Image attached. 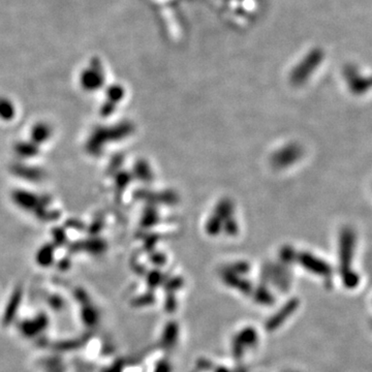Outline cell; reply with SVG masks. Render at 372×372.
<instances>
[{"instance_id": "cell-1", "label": "cell", "mask_w": 372, "mask_h": 372, "mask_svg": "<svg viewBox=\"0 0 372 372\" xmlns=\"http://www.w3.org/2000/svg\"><path fill=\"white\" fill-rule=\"evenodd\" d=\"M51 134H52V130H51L50 125L45 122L36 123L30 131L31 141L36 144L47 142L51 138Z\"/></svg>"}, {"instance_id": "cell-2", "label": "cell", "mask_w": 372, "mask_h": 372, "mask_svg": "<svg viewBox=\"0 0 372 372\" xmlns=\"http://www.w3.org/2000/svg\"><path fill=\"white\" fill-rule=\"evenodd\" d=\"M17 114V110L12 101L8 98L0 97V119L4 121L13 120Z\"/></svg>"}]
</instances>
